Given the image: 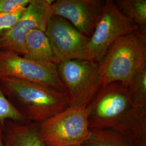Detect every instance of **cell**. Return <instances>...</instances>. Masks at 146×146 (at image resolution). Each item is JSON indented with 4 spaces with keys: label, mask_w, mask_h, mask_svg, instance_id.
<instances>
[{
    "label": "cell",
    "mask_w": 146,
    "mask_h": 146,
    "mask_svg": "<svg viewBox=\"0 0 146 146\" xmlns=\"http://www.w3.org/2000/svg\"><path fill=\"white\" fill-rule=\"evenodd\" d=\"M86 109L90 128L111 129L133 146H146V111L136 107L122 84L102 87Z\"/></svg>",
    "instance_id": "1"
},
{
    "label": "cell",
    "mask_w": 146,
    "mask_h": 146,
    "mask_svg": "<svg viewBox=\"0 0 146 146\" xmlns=\"http://www.w3.org/2000/svg\"><path fill=\"white\" fill-rule=\"evenodd\" d=\"M7 99L29 122L40 123L70 106L66 92L17 78H0Z\"/></svg>",
    "instance_id": "2"
},
{
    "label": "cell",
    "mask_w": 146,
    "mask_h": 146,
    "mask_svg": "<svg viewBox=\"0 0 146 146\" xmlns=\"http://www.w3.org/2000/svg\"><path fill=\"white\" fill-rule=\"evenodd\" d=\"M146 65V34L138 28L113 43L100 63L101 87L114 82L125 84Z\"/></svg>",
    "instance_id": "3"
},
{
    "label": "cell",
    "mask_w": 146,
    "mask_h": 146,
    "mask_svg": "<svg viewBox=\"0 0 146 146\" xmlns=\"http://www.w3.org/2000/svg\"><path fill=\"white\" fill-rule=\"evenodd\" d=\"M41 139L47 146H80L90 134L86 106H69L37 123Z\"/></svg>",
    "instance_id": "4"
},
{
    "label": "cell",
    "mask_w": 146,
    "mask_h": 146,
    "mask_svg": "<svg viewBox=\"0 0 146 146\" xmlns=\"http://www.w3.org/2000/svg\"><path fill=\"white\" fill-rule=\"evenodd\" d=\"M57 69L70 106H86L101 88L98 63L88 60L70 59L60 62Z\"/></svg>",
    "instance_id": "5"
},
{
    "label": "cell",
    "mask_w": 146,
    "mask_h": 146,
    "mask_svg": "<svg viewBox=\"0 0 146 146\" xmlns=\"http://www.w3.org/2000/svg\"><path fill=\"white\" fill-rule=\"evenodd\" d=\"M137 28L134 23L121 12L114 1L106 0L89 38L90 61L100 64L115 41Z\"/></svg>",
    "instance_id": "6"
},
{
    "label": "cell",
    "mask_w": 146,
    "mask_h": 146,
    "mask_svg": "<svg viewBox=\"0 0 146 146\" xmlns=\"http://www.w3.org/2000/svg\"><path fill=\"white\" fill-rule=\"evenodd\" d=\"M0 78L20 79L66 92L59 77L56 64L32 60L2 49H0Z\"/></svg>",
    "instance_id": "7"
},
{
    "label": "cell",
    "mask_w": 146,
    "mask_h": 146,
    "mask_svg": "<svg viewBox=\"0 0 146 146\" xmlns=\"http://www.w3.org/2000/svg\"><path fill=\"white\" fill-rule=\"evenodd\" d=\"M52 2L50 0H31L14 26L0 37V49L23 56L27 35L35 29L46 31L52 15Z\"/></svg>",
    "instance_id": "8"
},
{
    "label": "cell",
    "mask_w": 146,
    "mask_h": 146,
    "mask_svg": "<svg viewBox=\"0 0 146 146\" xmlns=\"http://www.w3.org/2000/svg\"><path fill=\"white\" fill-rule=\"evenodd\" d=\"M45 33L59 62L70 59L90 60L88 38L66 19L52 15Z\"/></svg>",
    "instance_id": "9"
},
{
    "label": "cell",
    "mask_w": 146,
    "mask_h": 146,
    "mask_svg": "<svg viewBox=\"0 0 146 146\" xmlns=\"http://www.w3.org/2000/svg\"><path fill=\"white\" fill-rule=\"evenodd\" d=\"M105 2L106 1L104 0L53 1L52 15L66 19L89 38Z\"/></svg>",
    "instance_id": "10"
},
{
    "label": "cell",
    "mask_w": 146,
    "mask_h": 146,
    "mask_svg": "<svg viewBox=\"0 0 146 146\" xmlns=\"http://www.w3.org/2000/svg\"><path fill=\"white\" fill-rule=\"evenodd\" d=\"M2 139L4 146H47L38 135L37 123L33 122L4 121Z\"/></svg>",
    "instance_id": "11"
},
{
    "label": "cell",
    "mask_w": 146,
    "mask_h": 146,
    "mask_svg": "<svg viewBox=\"0 0 146 146\" xmlns=\"http://www.w3.org/2000/svg\"><path fill=\"white\" fill-rule=\"evenodd\" d=\"M24 57L32 60L52 63H59L52 52L50 42L44 31L33 30L27 35L25 43Z\"/></svg>",
    "instance_id": "12"
},
{
    "label": "cell",
    "mask_w": 146,
    "mask_h": 146,
    "mask_svg": "<svg viewBox=\"0 0 146 146\" xmlns=\"http://www.w3.org/2000/svg\"><path fill=\"white\" fill-rule=\"evenodd\" d=\"M114 2L121 12L146 34V0H116Z\"/></svg>",
    "instance_id": "13"
},
{
    "label": "cell",
    "mask_w": 146,
    "mask_h": 146,
    "mask_svg": "<svg viewBox=\"0 0 146 146\" xmlns=\"http://www.w3.org/2000/svg\"><path fill=\"white\" fill-rule=\"evenodd\" d=\"M80 146H134L120 133L109 129H91Z\"/></svg>",
    "instance_id": "14"
},
{
    "label": "cell",
    "mask_w": 146,
    "mask_h": 146,
    "mask_svg": "<svg viewBox=\"0 0 146 146\" xmlns=\"http://www.w3.org/2000/svg\"><path fill=\"white\" fill-rule=\"evenodd\" d=\"M123 85L125 86L136 107L146 111V65L140 68Z\"/></svg>",
    "instance_id": "15"
},
{
    "label": "cell",
    "mask_w": 146,
    "mask_h": 146,
    "mask_svg": "<svg viewBox=\"0 0 146 146\" xmlns=\"http://www.w3.org/2000/svg\"><path fill=\"white\" fill-rule=\"evenodd\" d=\"M8 120L22 123L29 122L13 107L0 89V121L3 122Z\"/></svg>",
    "instance_id": "16"
},
{
    "label": "cell",
    "mask_w": 146,
    "mask_h": 146,
    "mask_svg": "<svg viewBox=\"0 0 146 146\" xmlns=\"http://www.w3.org/2000/svg\"><path fill=\"white\" fill-rule=\"evenodd\" d=\"M25 8L7 13H0V37L2 36L14 26L21 17Z\"/></svg>",
    "instance_id": "17"
},
{
    "label": "cell",
    "mask_w": 146,
    "mask_h": 146,
    "mask_svg": "<svg viewBox=\"0 0 146 146\" xmlns=\"http://www.w3.org/2000/svg\"><path fill=\"white\" fill-rule=\"evenodd\" d=\"M31 0H0V13H11L25 8Z\"/></svg>",
    "instance_id": "18"
},
{
    "label": "cell",
    "mask_w": 146,
    "mask_h": 146,
    "mask_svg": "<svg viewBox=\"0 0 146 146\" xmlns=\"http://www.w3.org/2000/svg\"><path fill=\"white\" fill-rule=\"evenodd\" d=\"M2 128H3V122L0 121V146H4L2 139Z\"/></svg>",
    "instance_id": "19"
}]
</instances>
